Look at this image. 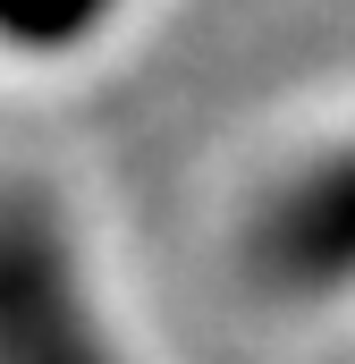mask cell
Here are the masks:
<instances>
[{
	"mask_svg": "<svg viewBox=\"0 0 355 364\" xmlns=\"http://www.w3.org/2000/svg\"><path fill=\"white\" fill-rule=\"evenodd\" d=\"M0 364H136L77 212L34 170H0Z\"/></svg>",
	"mask_w": 355,
	"mask_h": 364,
	"instance_id": "obj_1",
	"label": "cell"
},
{
	"mask_svg": "<svg viewBox=\"0 0 355 364\" xmlns=\"http://www.w3.org/2000/svg\"><path fill=\"white\" fill-rule=\"evenodd\" d=\"M237 272L271 305H330L355 272V170L347 144L322 136L313 153H296L279 178L237 220Z\"/></svg>",
	"mask_w": 355,
	"mask_h": 364,
	"instance_id": "obj_2",
	"label": "cell"
},
{
	"mask_svg": "<svg viewBox=\"0 0 355 364\" xmlns=\"http://www.w3.org/2000/svg\"><path fill=\"white\" fill-rule=\"evenodd\" d=\"M127 17H136V0H0V60L9 68H68V60L102 51Z\"/></svg>",
	"mask_w": 355,
	"mask_h": 364,
	"instance_id": "obj_3",
	"label": "cell"
}]
</instances>
